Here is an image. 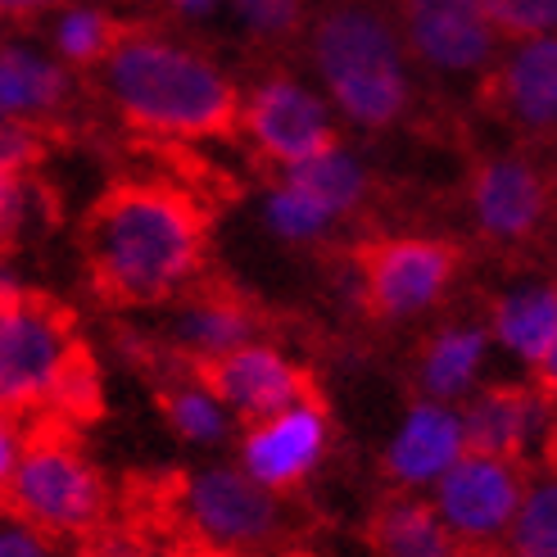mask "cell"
<instances>
[{
	"mask_svg": "<svg viewBox=\"0 0 557 557\" xmlns=\"http://www.w3.org/2000/svg\"><path fill=\"white\" fill-rule=\"evenodd\" d=\"M326 449V399H304L286 412L255 422L245 435V476H255L263 490L282 494L295 490L318 467Z\"/></svg>",
	"mask_w": 557,
	"mask_h": 557,
	"instance_id": "cell-12",
	"label": "cell"
},
{
	"mask_svg": "<svg viewBox=\"0 0 557 557\" xmlns=\"http://www.w3.org/2000/svg\"><path fill=\"white\" fill-rule=\"evenodd\" d=\"M213 209L200 182L119 177L82 213V272L109 309H150L205 276Z\"/></svg>",
	"mask_w": 557,
	"mask_h": 557,
	"instance_id": "cell-1",
	"label": "cell"
},
{
	"mask_svg": "<svg viewBox=\"0 0 557 557\" xmlns=\"http://www.w3.org/2000/svg\"><path fill=\"white\" fill-rule=\"evenodd\" d=\"M0 508L46 535H100L109 521V490L82 454V431H69L50 417H27Z\"/></svg>",
	"mask_w": 557,
	"mask_h": 557,
	"instance_id": "cell-3",
	"label": "cell"
},
{
	"mask_svg": "<svg viewBox=\"0 0 557 557\" xmlns=\"http://www.w3.org/2000/svg\"><path fill=\"white\" fill-rule=\"evenodd\" d=\"M154 404L163 412V422L190 444H218L222 435H227V412H222L218 399L205 385H195L190 376L154 381Z\"/></svg>",
	"mask_w": 557,
	"mask_h": 557,
	"instance_id": "cell-23",
	"label": "cell"
},
{
	"mask_svg": "<svg viewBox=\"0 0 557 557\" xmlns=\"http://www.w3.org/2000/svg\"><path fill=\"white\" fill-rule=\"evenodd\" d=\"M313 64L358 127H395L408 109V69L399 37L368 5H331L313 23Z\"/></svg>",
	"mask_w": 557,
	"mask_h": 557,
	"instance_id": "cell-4",
	"label": "cell"
},
{
	"mask_svg": "<svg viewBox=\"0 0 557 557\" xmlns=\"http://www.w3.org/2000/svg\"><path fill=\"white\" fill-rule=\"evenodd\" d=\"M331 218L322 205H313L309 195H299V190H290V186H282L276 182V190L268 195V227L282 236V240H318L326 227H331Z\"/></svg>",
	"mask_w": 557,
	"mask_h": 557,
	"instance_id": "cell-26",
	"label": "cell"
},
{
	"mask_svg": "<svg viewBox=\"0 0 557 557\" xmlns=\"http://www.w3.org/2000/svg\"><path fill=\"white\" fill-rule=\"evenodd\" d=\"M14 462H18V435L10 426V417H0V494H5V485H10Z\"/></svg>",
	"mask_w": 557,
	"mask_h": 557,
	"instance_id": "cell-31",
	"label": "cell"
},
{
	"mask_svg": "<svg viewBox=\"0 0 557 557\" xmlns=\"http://www.w3.org/2000/svg\"><path fill=\"white\" fill-rule=\"evenodd\" d=\"M37 417H50L69 431H82L104 417V372H100V358L87 341H73L60 372L50 381V395H46V408Z\"/></svg>",
	"mask_w": 557,
	"mask_h": 557,
	"instance_id": "cell-19",
	"label": "cell"
},
{
	"mask_svg": "<svg viewBox=\"0 0 557 557\" xmlns=\"http://www.w3.org/2000/svg\"><path fill=\"white\" fill-rule=\"evenodd\" d=\"M485 104H494L504 119L525 132H553L557 127V37H531L512 50L504 69L490 77Z\"/></svg>",
	"mask_w": 557,
	"mask_h": 557,
	"instance_id": "cell-14",
	"label": "cell"
},
{
	"mask_svg": "<svg viewBox=\"0 0 557 557\" xmlns=\"http://www.w3.org/2000/svg\"><path fill=\"white\" fill-rule=\"evenodd\" d=\"M263 326L259 304L232 290L227 282L200 276L177 295V309L169 322V345L182 358H209L236 345H255V331Z\"/></svg>",
	"mask_w": 557,
	"mask_h": 557,
	"instance_id": "cell-13",
	"label": "cell"
},
{
	"mask_svg": "<svg viewBox=\"0 0 557 557\" xmlns=\"http://www.w3.org/2000/svg\"><path fill=\"white\" fill-rule=\"evenodd\" d=\"M46 154H50L46 123L0 119V173H33Z\"/></svg>",
	"mask_w": 557,
	"mask_h": 557,
	"instance_id": "cell-29",
	"label": "cell"
},
{
	"mask_svg": "<svg viewBox=\"0 0 557 557\" xmlns=\"http://www.w3.org/2000/svg\"><path fill=\"white\" fill-rule=\"evenodd\" d=\"M481 10L508 37H548L557 27V0H481Z\"/></svg>",
	"mask_w": 557,
	"mask_h": 557,
	"instance_id": "cell-28",
	"label": "cell"
},
{
	"mask_svg": "<svg viewBox=\"0 0 557 557\" xmlns=\"http://www.w3.org/2000/svg\"><path fill=\"white\" fill-rule=\"evenodd\" d=\"M232 14L259 46H282L304 27V0H232Z\"/></svg>",
	"mask_w": 557,
	"mask_h": 557,
	"instance_id": "cell-27",
	"label": "cell"
},
{
	"mask_svg": "<svg viewBox=\"0 0 557 557\" xmlns=\"http://www.w3.org/2000/svg\"><path fill=\"white\" fill-rule=\"evenodd\" d=\"M64 0H0V18H27V14H46Z\"/></svg>",
	"mask_w": 557,
	"mask_h": 557,
	"instance_id": "cell-33",
	"label": "cell"
},
{
	"mask_svg": "<svg viewBox=\"0 0 557 557\" xmlns=\"http://www.w3.org/2000/svg\"><path fill=\"white\" fill-rule=\"evenodd\" d=\"M412 54L435 73H481L494 60V23L481 0H399Z\"/></svg>",
	"mask_w": 557,
	"mask_h": 557,
	"instance_id": "cell-10",
	"label": "cell"
},
{
	"mask_svg": "<svg viewBox=\"0 0 557 557\" xmlns=\"http://www.w3.org/2000/svg\"><path fill=\"white\" fill-rule=\"evenodd\" d=\"M485 358V331L476 326H449V331H435L422 349V363H417V376H422V389L435 399H449L462 395L476 376Z\"/></svg>",
	"mask_w": 557,
	"mask_h": 557,
	"instance_id": "cell-22",
	"label": "cell"
},
{
	"mask_svg": "<svg viewBox=\"0 0 557 557\" xmlns=\"http://www.w3.org/2000/svg\"><path fill=\"white\" fill-rule=\"evenodd\" d=\"M182 18H209L218 10V0H169Z\"/></svg>",
	"mask_w": 557,
	"mask_h": 557,
	"instance_id": "cell-34",
	"label": "cell"
},
{
	"mask_svg": "<svg viewBox=\"0 0 557 557\" xmlns=\"http://www.w3.org/2000/svg\"><path fill=\"white\" fill-rule=\"evenodd\" d=\"M136 33H141V23H127L114 10L73 5L54 23V50H60V60H69L73 69H96Z\"/></svg>",
	"mask_w": 557,
	"mask_h": 557,
	"instance_id": "cell-21",
	"label": "cell"
},
{
	"mask_svg": "<svg viewBox=\"0 0 557 557\" xmlns=\"http://www.w3.org/2000/svg\"><path fill=\"white\" fill-rule=\"evenodd\" d=\"M100 91L127 127L163 141H232L240 132V91L209 54L150 37H127L100 64Z\"/></svg>",
	"mask_w": 557,
	"mask_h": 557,
	"instance_id": "cell-2",
	"label": "cell"
},
{
	"mask_svg": "<svg viewBox=\"0 0 557 557\" xmlns=\"http://www.w3.org/2000/svg\"><path fill=\"white\" fill-rule=\"evenodd\" d=\"M535 389H544L548 399H557V336H553L548 349L535 358Z\"/></svg>",
	"mask_w": 557,
	"mask_h": 557,
	"instance_id": "cell-32",
	"label": "cell"
},
{
	"mask_svg": "<svg viewBox=\"0 0 557 557\" xmlns=\"http://www.w3.org/2000/svg\"><path fill=\"white\" fill-rule=\"evenodd\" d=\"M240 127L249 132V141L263 150V159L282 163V169L341 146L336 123L326 119V104L309 87L286 82V77L263 82V87L240 104Z\"/></svg>",
	"mask_w": 557,
	"mask_h": 557,
	"instance_id": "cell-9",
	"label": "cell"
},
{
	"mask_svg": "<svg viewBox=\"0 0 557 557\" xmlns=\"http://www.w3.org/2000/svg\"><path fill=\"white\" fill-rule=\"evenodd\" d=\"M512 553L517 557H557V481H544L521 498L517 525H512Z\"/></svg>",
	"mask_w": 557,
	"mask_h": 557,
	"instance_id": "cell-25",
	"label": "cell"
},
{
	"mask_svg": "<svg viewBox=\"0 0 557 557\" xmlns=\"http://www.w3.org/2000/svg\"><path fill=\"white\" fill-rule=\"evenodd\" d=\"M77 341V313L46 290H27L0 313V417H37L69 345Z\"/></svg>",
	"mask_w": 557,
	"mask_h": 557,
	"instance_id": "cell-5",
	"label": "cell"
},
{
	"mask_svg": "<svg viewBox=\"0 0 557 557\" xmlns=\"http://www.w3.org/2000/svg\"><path fill=\"white\" fill-rule=\"evenodd\" d=\"M282 186L309 195L313 205H322L331 218H345L354 213L358 205L368 200V173L349 150L331 146L313 159H299V163H286L282 169Z\"/></svg>",
	"mask_w": 557,
	"mask_h": 557,
	"instance_id": "cell-18",
	"label": "cell"
},
{
	"mask_svg": "<svg viewBox=\"0 0 557 557\" xmlns=\"http://www.w3.org/2000/svg\"><path fill=\"white\" fill-rule=\"evenodd\" d=\"M69 96L73 82L54 60H41L23 46H0V119L46 123L69 104Z\"/></svg>",
	"mask_w": 557,
	"mask_h": 557,
	"instance_id": "cell-17",
	"label": "cell"
},
{
	"mask_svg": "<svg viewBox=\"0 0 557 557\" xmlns=\"http://www.w3.org/2000/svg\"><path fill=\"white\" fill-rule=\"evenodd\" d=\"M41 222L46 227L60 222V213L50 205V190L27 173H0V259Z\"/></svg>",
	"mask_w": 557,
	"mask_h": 557,
	"instance_id": "cell-24",
	"label": "cell"
},
{
	"mask_svg": "<svg viewBox=\"0 0 557 557\" xmlns=\"http://www.w3.org/2000/svg\"><path fill=\"white\" fill-rule=\"evenodd\" d=\"M18 295H23V286L14 282L10 272H5V263H0V313H5V309H10V304H14Z\"/></svg>",
	"mask_w": 557,
	"mask_h": 557,
	"instance_id": "cell-35",
	"label": "cell"
},
{
	"mask_svg": "<svg viewBox=\"0 0 557 557\" xmlns=\"http://www.w3.org/2000/svg\"><path fill=\"white\" fill-rule=\"evenodd\" d=\"M349 268L358 276L363 313L376 322H399L431 309L454 286L462 249L440 236H381L358 245L349 255Z\"/></svg>",
	"mask_w": 557,
	"mask_h": 557,
	"instance_id": "cell-6",
	"label": "cell"
},
{
	"mask_svg": "<svg viewBox=\"0 0 557 557\" xmlns=\"http://www.w3.org/2000/svg\"><path fill=\"white\" fill-rule=\"evenodd\" d=\"M467 205L476 232L494 245H525L553 209V182L521 154H494L471 169Z\"/></svg>",
	"mask_w": 557,
	"mask_h": 557,
	"instance_id": "cell-8",
	"label": "cell"
},
{
	"mask_svg": "<svg viewBox=\"0 0 557 557\" xmlns=\"http://www.w3.org/2000/svg\"><path fill=\"white\" fill-rule=\"evenodd\" d=\"M462 458V417L444 404H417L385 454V471L399 485L440 481Z\"/></svg>",
	"mask_w": 557,
	"mask_h": 557,
	"instance_id": "cell-15",
	"label": "cell"
},
{
	"mask_svg": "<svg viewBox=\"0 0 557 557\" xmlns=\"http://www.w3.org/2000/svg\"><path fill=\"white\" fill-rule=\"evenodd\" d=\"M368 540L376 557H467V544H458L435 504L422 498H385L372 512Z\"/></svg>",
	"mask_w": 557,
	"mask_h": 557,
	"instance_id": "cell-16",
	"label": "cell"
},
{
	"mask_svg": "<svg viewBox=\"0 0 557 557\" xmlns=\"http://www.w3.org/2000/svg\"><path fill=\"white\" fill-rule=\"evenodd\" d=\"M190 381L205 385L218 404H227L240 422H268V417L286 412L304 399H322L313 372L295 368L268 345H236L209 358H186Z\"/></svg>",
	"mask_w": 557,
	"mask_h": 557,
	"instance_id": "cell-7",
	"label": "cell"
},
{
	"mask_svg": "<svg viewBox=\"0 0 557 557\" xmlns=\"http://www.w3.org/2000/svg\"><path fill=\"white\" fill-rule=\"evenodd\" d=\"M517 508H521L517 467L498 458H481V454H462L440 476V490H435V512L467 544L498 535L517 517Z\"/></svg>",
	"mask_w": 557,
	"mask_h": 557,
	"instance_id": "cell-11",
	"label": "cell"
},
{
	"mask_svg": "<svg viewBox=\"0 0 557 557\" xmlns=\"http://www.w3.org/2000/svg\"><path fill=\"white\" fill-rule=\"evenodd\" d=\"M490 318H494V336L512 354H521L525 363H535L557 336V286L508 290L504 299H494Z\"/></svg>",
	"mask_w": 557,
	"mask_h": 557,
	"instance_id": "cell-20",
	"label": "cell"
},
{
	"mask_svg": "<svg viewBox=\"0 0 557 557\" xmlns=\"http://www.w3.org/2000/svg\"><path fill=\"white\" fill-rule=\"evenodd\" d=\"M0 557H50V548L41 544L33 525L10 521V525H0Z\"/></svg>",
	"mask_w": 557,
	"mask_h": 557,
	"instance_id": "cell-30",
	"label": "cell"
}]
</instances>
